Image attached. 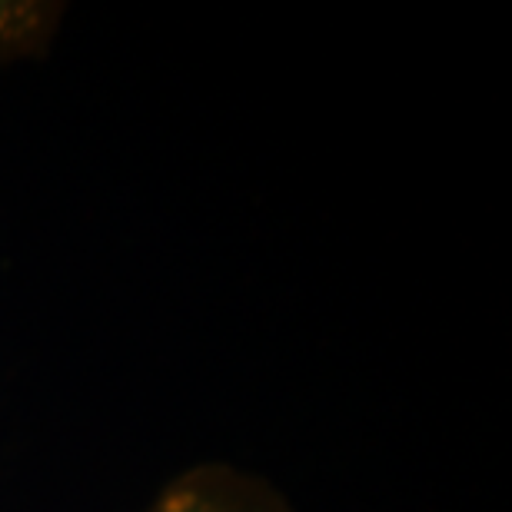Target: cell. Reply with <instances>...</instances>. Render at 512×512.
I'll list each match as a JSON object with an SVG mask.
<instances>
[{"label": "cell", "mask_w": 512, "mask_h": 512, "mask_svg": "<svg viewBox=\"0 0 512 512\" xmlns=\"http://www.w3.org/2000/svg\"><path fill=\"white\" fill-rule=\"evenodd\" d=\"M147 512H290L263 479L233 466H197L177 476Z\"/></svg>", "instance_id": "cell-1"}, {"label": "cell", "mask_w": 512, "mask_h": 512, "mask_svg": "<svg viewBox=\"0 0 512 512\" xmlns=\"http://www.w3.org/2000/svg\"><path fill=\"white\" fill-rule=\"evenodd\" d=\"M64 7L40 0H0V60L44 54L54 40Z\"/></svg>", "instance_id": "cell-2"}]
</instances>
